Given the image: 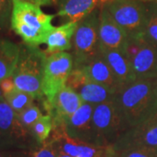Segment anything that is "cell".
Segmentation results:
<instances>
[{
	"instance_id": "7402d4cb",
	"label": "cell",
	"mask_w": 157,
	"mask_h": 157,
	"mask_svg": "<svg viewBox=\"0 0 157 157\" xmlns=\"http://www.w3.org/2000/svg\"><path fill=\"white\" fill-rule=\"evenodd\" d=\"M52 129H53L52 118L49 113H47L40 117L39 121L34 124L31 131L33 133L34 137L39 143H44L48 139Z\"/></svg>"
},
{
	"instance_id": "5b68a950",
	"label": "cell",
	"mask_w": 157,
	"mask_h": 157,
	"mask_svg": "<svg viewBox=\"0 0 157 157\" xmlns=\"http://www.w3.org/2000/svg\"><path fill=\"white\" fill-rule=\"evenodd\" d=\"M122 52L130 62L137 79L156 78L157 45L145 35L128 36Z\"/></svg>"
},
{
	"instance_id": "3957f363",
	"label": "cell",
	"mask_w": 157,
	"mask_h": 157,
	"mask_svg": "<svg viewBox=\"0 0 157 157\" xmlns=\"http://www.w3.org/2000/svg\"><path fill=\"white\" fill-rule=\"evenodd\" d=\"M45 59V52L38 47L27 45L20 46L19 57L12 73L17 90L31 94L35 98L44 96L43 80Z\"/></svg>"
},
{
	"instance_id": "4fadbf2b",
	"label": "cell",
	"mask_w": 157,
	"mask_h": 157,
	"mask_svg": "<svg viewBox=\"0 0 157 157\" xmlns=\"http://www.w3.org/2000/svg\"><path fill=\"white\" fill-rule=\"evenodd\" d=\"M94 105L84 102L65 124L67 133L74 139L97 144L93 128ZM98 145V144H97Z\"/></svg>"
},
{
	"instance_id": "e0dca14e",
	"label": "cell",
	"mask_w": 157,
	"mask_h": 157,
	"mask_svg": "<svg viewBox=\"0 0 157 157\" xmlns=\"http://www.w3.org/2000/svg\"><path fill=\"white\" fill-rule=\"evenodd\" d=\"M78 22H67L60 26L53 27L45 43V54L48 56L72 49L73 37Z\"/></svg>"
},
{
	"instance_id": "f546056e",
	"label": "cell",
	"mask_w": 157,
	"mask_h": 157,
	"mask_svg": "<svg viewBox=\"0 0 157 157\" xmlns=\"http://www.w3.org/2000/svg\"><path fill=\"white\" fill-rule=\"evenodd\" d=\"M19 1H22V2H27V3H32L34 4L36 6H45L44 5V2L43 0H19Z\"/></svg>"
},
{
	"instance_id": "e575fe53",
	"label": "cell",
	"mask_w": 157,
	"mask_h": 157,
	"mask_svg": "<svg viewBox=\"0 0 157 157\" xmlns=\"http://www.w3.org/2000/svg\"><path fill=\"white\" fill-rule=\"evenodd\" d=\"M107 1H109V0H107ZM138 1H141V2H153L155 0H138Z\"/></svg>"
},
{
	"instance_id": "8fae6325",
	"label": "cell",
	"mask_w": 157,
	"mask_h": 157,
	"mask_svg": "<svg viewBox=\"0 0 157 157\" xmlns=\"http://www.w3.org/2000/svg\"><path fill=\"white\" fill-rule=\"evenodd\" d=\"M67 86L78 94L86 103L101 104L113 98V94L88 77L81 68L73 67L67 81Z\"/></svg>"
},
{
	"instance_id": "8d00e7d4",
	"label": "cell",
	"mask_w": 157,
	"mask_h": 157,
	"mask_svg": "<svg viewBox=\"0 0 157 157\" xmlns=\"http://www.w3.org/2000/svg\"><path fill=\"white\" fill-rule=\"evenodd\" d=\"M4 97V95H3V94H2V92H1V90H0V99H2Z\"/></svg>"
},
{
	"instance_id": "6da1fadb",
	"label": "cell",
	"mask_w": 157,
	"mask_h": 157,
	"mask_svg": "<svg viewBox=\"0 0 157 157\" xmlns=\"http://www.w3.org/2000/svg\"><path fill=\"white\" fill-rule=\"evenodd\" d=\"M156 91L157 77L138 78L114 94L113 99L128 130L155 113Z\"/></svg>"
},
{
	"instance_id": "836d02e7",
	"label": "cell",
	"mask_w": 157,
	"mask_h": 157,
	"mask_svg": "<svg viewBox=\"0 0 157 157\" xmlns=\"http://www.w3.org/2000/svg\"><path fill=\"white\" fill-rule=\"evenodd\" d=\"M0 157H8V156L6 155L5 153H3V152L0 151Z\"/></svg>"
},
{
	"instance_id": "1f68e13d",
	"label": "cell",
	"mask_w": 157,
	"mask_h": 157,
	"mask_svg": "<svg viewBox=\"0 0 157 157\" xmlns=\"http://www.w3.org/2000/svg\"><path fill=\"white\" fill-rule=\"evenodd\" d=\"M56 151V150H55ZM56 154H57V157H73L71 156V155H68L67 154H64V153H61V152H59V151H56Z\"/></svg>"
},
{
	"instance_id": "52a82bcc",
	"label": "cell",
	"mask_w": 157,
	"mask_h": 157,
	"mask_svg": "<svg viewBox=\"0 0 157 157\" xmlns=\"http://www.w3.org/2000/svg\"><path fill=\"white\" fill-rule=\"evenodd\" d=\"M128 36L145 35L147 6L138 0H109L104 5Z\"/></svg>"
},
{
	"instance_id": "f35d334b",
	"label": "cell",
	"mask_w": 157,
	"mask_h": 157,
	"mask_svg": "<svg viewBox=\"0 0 157 157\" xmlns=\"http://www.w3.org/2000/svg\"><path fill=\"white\" fill-rule=\"evenodd\" d=\"M0 40H1V39H0Z\"/></svg>"
},
{
	"instance_id": "44dd1931",
	"label": "cell",
	"mask_w": 157,
	"mask_h": 157,
	"mask_svg": "<svg viewBox=\"0 0 157 157\" xmlns=\"http://www.w3.org/2000/svg\"><path fill=\"white\" fill-rule=\"evenodd\" d=\"M4 98L17 114L33 105V101L35 99L33 94L17 89L5 96Z\"/></svg>"
},
{
	"instance_id": "cb8c5ba5",
	"label": "cell",
	"mask_w": 157,
	"mask_h": 157,
	"mask_svg": "<svg viewBox=\"0 0 157 157\" xmlns=\"http://www.w3.org/2000/svg\"><path fill=\"white\" fill-rule=\"evenodd\" d=\"M42 115L43 114L41 113L40 109L34 105H32L31 107L25 109L23 112L17 114L19 122L27 131L32 130L34 124L39 121Z\"/></svg>"
},
{
	"instance_id": "9a60e30c",
	"label": "cell",
	"mask_w": 157,
	"mask_h": 157,
	"mask_svg": "<svg viewBox=\"0 0 157 157\" xmlns=\"http://www.w3.org/2000/svg\"><path fill=\"white\" fill-rule=\"evenodd\" d=\"M74 67L81 68L89 78L107 87L113 94L121 88L112 70L101 55V52L85 64Z\"/></svg>"
},
{
	"instance_id": "d4e9b609",
	"label": "cell",
	"mask_w": 157,
	"mask_h": 157,
	"mask_svg": "<svg viewBox=\"0 0 157 157\" xmlns=\"http://www.w3.org/2000/svg\"><path fill=\"white\" fill-rule=\"evenodd\" d=\"M116 157H157V149L147 147H128L115 152Z\"/></svg>"
},
{
	"instance_id": "4dcf8cb0",
	"label": "cell",
	"mask_w": 157,
	"mask_h": 157,
	"mask_svg": "<svg viewBox=\"0 0 157 157\" xmlns=\"http://www.w3.org/2000/svg\"><path fill=\"white\" fill-rule=\"evenodd\" d=\"M102 157H115V151L113 150V148H112L107 154H106L104 156Z\"/></svg>"
},
{
	"instance_id": "83f0119b",
	"label": "cell",
	"mask_w": 157,
	"mask_h": 157,
	"mask_svg": "<svg viewBox=\"0 0 157 157\" xmlns=\"http://www.w3.org/2000/svg\"><path fill=\"white\" fill-rule=\"evenodd\" d=\"M33 157H57V154L50 142L45 144V146L34 152Z\"/></svg>"
},
{
	"instance_id": "ffe728a7",
	"label": "cell",
	"mask_w": 157,
	"mask_h": 157,
	"mask_svg": "<svg viewBox=\"0 0 157 157\" xmlns=\"http://www.w3.org/2000/svg\"><path fill=\"white\" fill-rule=\"evenodd\" d=\"M20 52V46L7 39L0 40V82L12 76Z\"/></svg>"
},
{
	"instance_id": "ac0fdd59",
	"label": "cell",
	"mask_w": 157,
	"mask_h": 157,
	"mask_svg": "<svg viewBox=\"0 0 157 157\" xmlns=\"http://www.w3.org/2000/svg\"><path fill=\"white\" fill-rule=\"evenodd\" d=\"M107 0H61L58 15L68 22H78L90 15L100 2Z\"/></svg>"
},
{
	"instance_id": "9c48e42d",
	"label": "cell",
	"mask_w": 157,
	"mask_h": 157,
	"mask_svg": "<svg viewBox=\"0 0 157 157\" xmlns=\"http://www.w3.org/2000/svg\"><path fill=\"white\" fill-rule=\"evenodd\" d=\"M52 140L50 143L56 151L73 157H102L113 148L72 138L67 133L65 125L54 126Z\"/></svg>"
},
{
	"instance_id": "d6986e66",
	"label": "cell",
	"mask_w": 157,
	"mask_h": 157,
	"mask_svg": "<svg viewBox=\"0 0 157 157\" xmlns=\"http://www.w3.org/2000/svg\"><path fill=\"white\" fill-rule=\"evenodd\" d=\"M0 132L14 140L25 137L29 132L19 122L17 113L4 97L0 99Z\"/></svg>"
},
{
	"instance_id": "2e32d148",
	"label": "cell",
	"mask_w": 157,
	"mask_h": 157,
	"mask_svg": "<svg viewBox=\"0 0 157 157\" xmlns=\"http://www.w3.org/2000/svg\"><path fill=\"white\" fill-rule=\"evenodd\" d=\"M100 52L121 88L137 79L130 62L122 51L100 48Z\"/></svg>"
},
{
	"instance_id": "f1b7e54d",
	"label": "cell",
	"mask_w": 157,
	"mask_h": 157,
	"mask_svg": "<svg viewBox=\"0 0 157 157\" xmlns=\"http://www.w3.org/2000/svg\"><path fill=\"white\" fill-rule=\"evenodd\" d=\"M15 143V140H12L9 136L4 135L0 132V149L6 147H9L13 145Z\"/></svg>"
},
{
	"instance_id": "5bb4252c",
	"label": "cell",
	"mask_w": 157,
	"mask_h": 157,
	"mask_svg": "<svg viewBox=\"0 0 157 157\" xmlns=\"http://www.w3.org/2000/svg\"><path fill=\"white\" fill-rule=\"evenodd\" d=\"M100 48L123 50L128 35L114 21L110 13L104 6L100 13L99 25Z\"/></svg>"
},
{
	"instance_id": "ba28073f",
	"label": "cell",
	"mask_w": 157,
	"mask_h": 157,
	"mask_svg": "<svg viewBox=\"0 0 157 157\" xmlns=\"http://www.w3.org/2000/svg\"><path fill=\"white\" fill-rule=\"evenodd\" d=\"M73 69V54L62 52L46 55L43 80V93L46 98L45 102H51L66 86Z\"/></svg>"
},
{
	"instance_id": "d590c367",
	"label": "cell",
	"mask_w": 157,
	"mask_h": 157,
	"mask_svg": "<svg viewBox=\"0 0 157 157\" xmlns=\"http://www.w3.org/2000/svg\"><path fill=\"white\" fill-rule=\"evenodd\" d=\"M155 113H157V91H156V100H155Z\"/></svg>"
},
{
	"instance_id": "4316f807",
	"label": "cell",
	"mask_w": 157,
	"mask_h": 157,
	"mask_svg": "<svg viewBox=\"0 0 157 157\" xmlns=\"http://www.w3.org/2000/svg\"><path fill=\"white\" fill-rule=\"evenodd\" d=\"M16 89L17 88H16V86H15L12 76H10L8 78H5L0 82V90H1L4 97L8 95L9 94L12 93L13 91H15Z\"/></svg>"
},
{
	"instance_id": "603a6c76",
	"label": "cell",
	"mask_w": 157,
	"mask_h": 157,
	"mask_svg": "<svg viewBox=\"0 0 157 157\" xmlns=\"http://www.w3.org/2000/svg\"><path fill=\"white\" fill-rule=\"evenodd\" d=\"M145 36L157 45V2L147 6Z\"/></svg>"
},
{
	"instance_id": "277c9868",
	"label": "cell",
	"mask_w": 157,
	"mask_h": 157,
	"mask_svg": "<svg viewBox=\"0 0 157 157\" xmlns=\"http://www.w3.org/2000/svg\"><path fill=\"white\" fill-rule=\"evenodd\" d=\"M93 128L96 143L101 146H113L128 130L113 98L94 105Z\"/></svg>"
},
{
	"instance_id": "7c38bea8",
	"label": "cell",
	"mask_w": 157,
	"mask_h": 157,
	"mask_svg": "<svg viewBox=\"0 0 157 157\" xmlns=\"http://www.w3.org/2000/svg\"><path fill=\"white\" fill-rule=\"evenodd\" d=\"M84 101L73 89L65 86L51 102H45V109L52 118L53 127L65 125Z\"/></svg>"
},
{
	"instance_id": "7a4b0ae2",
	"label": "cell",
	"mask_w": 157,
	"mask_h": 157,
	"mask_svg": "<svg viewBox=\"0 0 157 157\" xmlns=\"http://www.w3.org/2000/svg\"><path fill=\"white\" fill-rule=\"evenodd\" d=\"M55 15L46 14L40 6L32 3L12 0L11 26L21 37L25 45L38 47L45 44L53 29L52 21Z\"/></svg>"
},
{
	"instance_id": "d6a6232c",
	"label": "cell",
	"mask_w": 157,
	"mask_h": 157,
	"mask_svg": "<svg viewBox=\"0 0 157 157\" xmlns=\"http://www.w3.org/2000/svg\"><path fill=\"white\" fill-rule=\"evenodd\" d=\"M57 0H43V2H44V5L45 6H48V5H51V4H52L53 2H55Z\"/></svg>"
},
{
	"instance_id": "8992f818",
	"label": "cell",
	"mask_w": 157,
	"mask_h": 157,
	"mask_svg": "<svg viewBox=\"0 0 157 157\" xmlns=\"http://www.w3.org/2000/svg\"><path fill=\"white\" fill-rule=\"evenodd\" d=\"M100 16L96 11L78 22L73 37V67L87 62L100 52Z\"/></svg>"
},
{
	"instance_id": "484cf974",
	"label": "cell",
	"mask_w": 157,
	"mask_h": 157,
	"mask_svg": "<svg viewBox=\"0 0 157 157\" xmlns=\"http://www.w3.org/2000/svg\"><path fill=\"white\" fill-rule=\"evenodd\" d=\"M11 1L12 0H0V30L7 27L11 17Z\"/></svg>"
},
{
	"instance_id": "74e56055",
	"label": "cell",
	"mask_w": 157,
	"mask_h": 157,
	"mask_svg": "<svg viewBox=\"0 0 157 157\" xmlns=\"http://www.w3.org/2000/svg\"><path fill=\"white\" fill-rule=\"evenodd\" d=\"M115 157H116V155H115Z\"/></svg>"
},
{
	"instance_id": "30bf717a",
	"label": "cell",
	"mask_w": 157,
	"mask_h": 157,
	"mask_svg": "<svg viewBox=\"0 0 157 157\" xmlns=\"http://www.w3.org/2000/svg\"><path fill=\"white\" fill-rule=\"evenodd\" d=\"M112 147L115 152L128 147L157 149V113L127 130Z\"/></svg>"
}]
</instances>
